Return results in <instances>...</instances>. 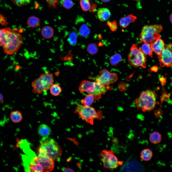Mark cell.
I'll use <instances>...</instances> for the list:
<instances>
[{
    "instance_id": "6da1fadb",
    "label": "cell",
    "mask_w": 172,
    "mask_h": 172,
    "mask_svg": "<svg viewBox=\"0 0 172 172\" xmlns=\"http://www.w3.org/2000/svg\"><path fill=\"white\" fill-rule=\"evenodd\" d=\"M23 43L22 35L17 31L10 28H4L0 41V46L4 52L8 55L17 52Z\"/></svg>"
},
{
    "instance_id": "ab89813d",
    "label": "cell",
    "mask_w": 172,
    "mask_h": 172,
    "mask_svg": "<svg viewBox=\"0 0 172 172\" xmlns=\"http://www.w3.org/2000/svg\"><path fill=\"white\" fill-rule=\"evenodd\" d=\"M101 0L102 2H104V3L108 2L110 0Z\"/></svg>"
},
{
    "instance_id": "52a82bcc",
    "label": "cell",
    "mask_w": 172,
    "mask_h": 172,
    "mask_svg": "<svg viewBox=\"0 0 172 172\" xmlns=\"http://www.w3.org/2000/svg\"><path fill=\"white\" fill-rule=\"evenodd\" d=\"M163 27L157 24L145 25L143 27L139 36L140 43H150L160 37V33L162 31Z\"/></svg>"
},
{
    "instance_id": "7a4b0ae2",
    "label": "cell",
    "mask_w": 172,
    "mask_h": 172,
    "mask_svg": "<svg viewBox=\"0 0 172 172\" xmlns=\"http://www.w3.org/2000/svg\"><path fill=\"white\" fill-rule=\"evenodd\" d=\"M38 154L47 156L54 161H58L61 156L62 150L54 139L48 136L43 137L40 141Z\"/></svg>"
},
{
    "instance_id": "603a6c76",
    "label": "cell",
    "mask_w": 172,
    "mask_h": 172,
    "mask_svg": "<svg viewBox=\"0 0 172 172\" xmlns=\"http://www.w3.org/2000/svg\"><path fill=\"white\" fill-rule=\"evenodd\" d=\"M143 43L140 47L141 51L145 55H149L152 57L153 51L150 43L146 42Z\"/></svg>"
},
{
    "instance_id": "4dcf8cb0",
    "label": "cell",
    "mask_w": 172,
    "mask_h": 172,
    "mask_svg": "<svg viewBox=\"0 0 172 172\" xmlns=\"http://www.w3.org/2000/svg\"><path fill=\"white\" fill-rule=\"evenodd\" d=\"M60 3L63 7L67 9H70L74 5L73 2L71 0H61Z\"/></svg>"
},
{
    "instance_id": "ac0fdd59",
    "label": "cell",
    "mask_w": 172,
    "mask_h": 172,
    "mask_svg": "<svg viewBox=\"0 0 172 172\" xmlns=\"http://www.w3.org/2000/svg\"><path fill=\"white\" fill-rule=\"evenodd\" d=\"M51 130L50 127L46 124H41L38 128V133L42 136H47L51 134Z\"/></svg>"
},
{
    "instance_id": "ffe728a7",
    "label": "cell",
    "mask_w": 172,
    "mask_h": 172,
    "mask_svg": "<svg viewBox=\"0 0 172 172\" xmlns=\"http://www.w3.org/2000/svg\"><path fill=\"white\" fill-rule=\"evenodd\" d=\"M40 23L39 18L34 16L29 17L27 21V24L30 27H37L40 26Z\"/></svg>"
},
{
    "instance_id": "30bf717a",
    "label": "cell",
    "mask_w": 172,
    "mask_h": 172,
    "mask_svg": "<svg viewBox=\"0 0 172 172\" xmlns=\"http://www.w3.org/2000/svg\"><path fill=\"white\" fill-rule=\"evenodd\" d=\"M101 155L103 166L106 168L116 169L122 163V161H118L117 157L112 150H103L101 151Z\"/></svg>"
},
{
    "instance_id": "7c38bea8",
    "label": "cell",
    "mask_w": 172,
    "mask_h": 172,
    "mask_svg": "<svg viewBox=\"0 0 172 172\" xmlns=\"http://www.w3.org/2000/svg\"><path fill=\"white\" fill-rule=\"evenodd\" d=\"M33 159L36 163L42 166L43 172H51L54 168V161L47 156L38 154V156H36L34 157Z\"/></svg>"
},
{
    "instance_id": "4316f807",
    "label": "cell",
    "mask_w": 172,
    "mask_h": 172,
    "mask_svg": "<svg viewBox=\"0 0 172 172\" xmlns=\"http://www.w3.org/2000/svg\"><path fill=\"white\" fill-rule=\"evenodd\" d=\"M77 37V34L75 32H72L70 34L68 41L71 45L74 46L76 44Z\"/></svg>"
},
{
    "instance_id": "9a60e30c",
    "label": "cell",
    "mask_w": 172,
    "mask_h": 172,
    "mask_svg": "<svg viewBox=\"0 0 172 172\" xmlns=\"http://www.w3.org/2000/svg\"><path fill=\"white\" fill-rule=\"evenodd\" d=\"M97 15L98 19L104 22L108 20L111 16L110 11L108 8H99L97 12Z\"/></svg>"
},
{
    "instance_id": "836d02e7",
    "label": "cell",
    "mask_w": 172,
    "mask_h": 172,
    "mask_svg": "<svg viewBox=\"0 0 172 172\" xmlns=\"http://www.w3.org/2000/svg\"><path fill=\"white\" fill-rule=\"evenodd\" d=\"M73 55L71 53H68L65 57H64L63 59L65 60H70L72 59Z\"/></svg>"
},
{
    "instance_id": "2e32d148",
    "label": "cell",
    "mask_w": 172,
    "mask_h": 172,
    "mask_svg": "<svg viewBox=\"0 0 172 172\" xmlns=\"http://www.w3.org/2000/svg\"><path fill=\"white\" fill-rule=\"evenodd\" d=\"M137 19V17L132 14L121 18L119 20L120 26L124 28L127 27L131 23L134 22Z\"/></svg>"
},
{
    "instance_id": "f546056e",
    "label": "cell",
    "mask_w": 172,
    "mask_h": 172,
    "mask_svg": "<svg viewBox=\"0 0 172 172\" xmlns=\"http://www.w3.org/2000/svg\"><path fill=\"white\" fill-rule=\"evenodd\" d=\"M31 0H11L12 2L15 5L21 7L27 5L30 2Z\"/></svg>"
},
{
    "instance_id": "5b68a950",
    "label": "cell",
    "mask_w": 172,
    "mask_h": 172,
    "mask_svg": "<svg viewBox=\"0 0 172 172\" xmlns=\"http://www.w3.org/2000/svg\"><path fill=\"white\" fill-rule=\"evenodd\" d=\"M54 82L52 73H44L32 83V91L34 93L41 94L49 89Z\"/></svg>"
},
{
    "instance_id": "7402d4cb",
    "label": "cell",
    "mask_w": 172,
    "mask_h": 172,
    "mask_svg": "<svg viewBox=\"0 0 172 172\" xmlns=\"http://www.w3.org/2000/svg\"><path fill=\"white\" fill-rule=\"evenodd\" d=\"M10 118L13 122L18 123L22 120V113L20 111H12L11 113Z\"/></svg>"
},
{
    "instance_id": "9c48e42d",
    "label": "cell",
    "mask_w": 172,
    "mask_h": 172,
    "mask_svg": "<svg viewBox=\"0 0 172 172\" xmlns=\"http://www.w3.org/2000/svg\"><path fill=\"white\" fill-rule=\"evenodd\" d=\"M99 74L96 76H91L90 79L94 80L99 85L109 86L115 82L118 79L117 74L111 73L105 69H102L99 72Z\"/></svg>"
},
{
    "instance_id": "ba28073f",
    "label": "cell",
    "mask_w": 172,
    "mask_h": 172,
    "mask_svg": "<svg viewBox=\"0 0 172 172\" xmlns=\"http://www.w3.org/2000/svg\"><path fill=\"white\" fill-rule=\"evenodd\" d=\"M146 58L140 47L136 44H133L131 48L128 55V61L132 66L134 67H139L145 68Z\"/></svg>"
},
{
    "instance_id": "4fadbf2b",
    "label": "cell",
    "mask_w": 172,
    "mask_h": 172,
    "mask_svg": "<svg viewBox=\"0 0 172 172\" xmlns=\"http://www.w3.org/2000/svg\"><path fill=\"white\" fill-rule=\"evenodd\" d=\"M154 52L159 57L165 48V43L160 37H158L153 41L150 43Z\"/></svg>"
},
{
    "instance_id": "e575fe53",
    "label": "cell",
    "mask_w": 172,
    "mask_h": 172,
    "mask_svg": "<svg viewBox=\"0 0 172 172\" xmlns=\"http://www.w3.org/2000/svg\"><path fill=\"white\" fill-rule=\"evenodd\" d=\"M62 170L63 172H74V171L70 168H63Z\"/></svg>"
},
{
    "instance_id": "8fae6325",
    "label": "cell",
    "mask_w": 172,
    "mask_h": 172,
    "mask_svg": "<svg viewBox=\"0 0 172 172\" xmlns=\"http://www.w3.org/2000/svg\"><path fill=\"white\" fill-rule=\"evenodd\" d=\"M161 67L172 66V44L171 43L165 47L159 59Z\"/></svg>"
},
{
    "instance_id": "44dd1931",
    "label": "cell",
    "mask_w": 172,
    "mask_h": 172,
    "mask_svg": "<svg viewBox=\"0 0 172 172\" xmlns=\"http://www.w3.org/2000/svg\"><path fill=\"white\" fill-rule=\"evenodd\" d=\"M153 156V152L150 149L146 148L143 150L141 151L140 157L143 160L148 161L150 160Z\"/></svg>"
},
{
    "instance_id": "60d3db41",
    "label": "cell",
    "mask_w": 172,
    "mask_h": 172,
    "mask_svg": "<svg viewBox=\"0 0 172 172\" xmlns=\"http://www.w3.org/2000/svg\"><path fill=\"white\" fill-rule=\"evenodd\" d=\"M136 0V1H140V0Z\"/></svg>"
},
{
    "instance_id": "5bb4252c",
    "label": "cell",
    "mask_w": 172,
    "mask_h": 172,
    "mask_svg": "<svg viewBox=\"0 0 172 172\" xmlns=\"http://www.w3.org/2000/svg\"><path fill=\"white\" fill-rule=\"evenodd\" d=\"M80 23L81 25L78 29L80 35L83 37H86L89 35L90 30L88 24L85 22V20L81 17H78L76 19Z\"/></svg>"
},
{
    "instance_id": "8992f818",
    "label": "cell",
    "mask_w": 172,
    "mask_h": 172,
    "mask_svg": "<svg viewBox=\"0 0 172 172\" xmlns=\"http://www.w3.org/2000/svg\"><path fill=\"white\" fill-rule=\"evenodd\" d=\"M77 105L75 112L78 113L83 119L88 123L92 125L94 119H102V113L101 111L99 110L97 112L94 108L90 106H84L79 104Z\"/></svg>"
},
{
    "instance_id": "d590c367",
    "label": "cell",
    "mask_w": 172,
    "mask_h": 172,
    "mask_svg": "<svg viewBox=\"0 0 172 172\" xmlns=\"http://www.w3.org/2000/svg\"><path fill=\"white\" fill-rule=\"evenodd\" d=\"M158 67L156 66H154L150 68V70L151 71L154 72H157L158 70Z\"/></svg>"
},
{
    "instance_id": "8d00e7d4",
    "label": "cell",
    "mask_w": 172,
    "mask_h": 172,
    "mask_svg": "<svg viewBox=\"0 0 172 172\" xmlns=\"http://www.w3.org/2000/svg\"><path fill=\"white\" fill-rule=\"evenodd\" d=\"M166 78H165L163 76H162L159 79L161 82L162 84H164L166 83Z\"/></svg>"
},
{
    "instance_id": "83f0119b",
    "label": "cell",
    "mask_w": 172,
    "mask_h": 172,
    "mask_svg": "<svg viewBox=\"0 0 172 172\" xmlns=\"http://www.w3.org/2000/svg\"><path fill=\"white\" fill-rule=\"evenodd\" d=\"M98 49L97 46L94 43L89 44L87 48V50L88 52L91 55H94L97 53Z\"/></svg>"
},
{
    "instance_id": "f1b7e54d",
    "label": "cell",
    "mask_w": 172,
    "mask_h": 172,
    "mask_svg": "<svg viewBox=\"0 0 172 172\" xmlns=\"http://www.w3.org/2000/svg\"><path fill=\"white\" fill-rule=\"evenodd\" d=\"M80 3L81 8L84 11H87L91 8L89 0H80Z\"/></svg>"
},
{
    "instance_id": "74e56055",
    "label": "cell",
    "mask_w": 172,
    "mask_h": 172,
    "mask_svg": "<svg viewBox=\"0 0 172 172\" xmlns=\"http://www.w3.org/2000/svg\"><path fill=\"white\" fill-rule=\"evenodd\" d=\"M3 97L2 95L0 93V104L3 101Z\"/></svg>"
},
{
    "instance_id": "1f68e13d",
    "label": "cell",
    "mask_w": 172,
    "mask_h": 172,
    "mask_svg": "<svg viewBox=\"0 0 172 172\" xmlns=\"http://www.w3.org/2000/svg\"><path fill=\"white\" fill-rule=\"evenodd\" d=\"M46 1L49 7L54 8L59 4L60 0H46Z\"/></svg>"
},
{
    "instance_id": "484cf974",
    "label": "cell",
    "mask_w": 172,
    "mask_h": 172,
    "mask_svg": "<svg viewBox=\"0 0 172 172\" xmlns=\"http://www.w3.org/2000/svg\"><path fill=\"white\" fill-rule=\"evenodd\" d=\"M121 59V55L119 54H116L110 58L109 62L111 65L115 66L120 61Z\"/></svg>"
},
{
    "instance_id": "3957f363",
    "label": "cell",
    "mask_w": 172,
    "mask_h": 172,
    "mask_svg": "<svg viewBox=\"0 0 172 172\" xmlns=\"http://www.w3.org/2000/svg\"><path fill=\"white\" fill-rule=\"evenodd\" d=\"M157 94L155 91L147 90L141 92L139 97L134 100L138 109L144 112L153 110L157 103Z\"/></svg>"
},
{
    "instance_id": "cb8c5ba5",
    "label": "cell",
    "mask_w": 172,
    "mask_h": 172,
    "mask_svg": "<svg viewBox=\"0 0 172 172\" xmlns=\"http://www.w3.org/2000/svg\"><path fill=\"white\" fill-rule=\"evenodd\" d=\"M49 89L51 94L55 96H59L62 91L61 87L57 84H53Z\"/></svg>"
},
{
    "instance_id": "d6a6232c",
    "label": "cell",
    "mask_w": 172,
    "mask_h": 172,
    "mask_svg": "<svg viewBox=\"0 0 172 172\" xmlns=\"http://www.w3.org/2000/svg\"><path fill=\"white\" fill-rule=\"evenodd\" d=\"M107 24L111 31L114 32L116 30L117 26L116 21H114L112 22H107Z\"/></svg>"
},
{
    "instance_id": "e0dca14e",
    "label": "cell",
    "mask_w": 172,
    "mask_h": 172,
    "mask_svg": "<svg viewBox=\"0 0 172 172\" xmlns=\"http://www.w3.org/2000/svg\"><path fill=\"white\" fill-rule=\"evenodd\" d=\"M41 33L43 38L46 39H49L53 37L54 31L51 27L49 26H46L42 29Z\"/></svg>"
},
{
    "instance_id": "d6986e66",
    "label": "cell",
    "mask_w": 172,
    "mask_h": 172,
    "mask_svg": "<svg viewBox=\"0 0 172 172\" xmlns=\"http://www.w3.org/2000/svg\"><path fill=\"white\" fill-rule=\"evenodd\" d=\"M150 142L154 144H157L159 143L161 141L162 139V135L158 132H154L152 133L149 136Z\"/></svg>"
},
{
    "instance_id": "f35d334b",
    "label": "cell",
    "mask_w": 172,
    "mask_h": 172,
    "mask_svg": "<svg viewBox=\"0 0 172 172\" xmlns=\"http://www.w3.org/2000/svg\"><path fill=\"white\" fill-rule=\"evenodd\" d=\"M169 19L171 22L172 24V13L170 16Z\"/></svg>"
},
{
    "instance_id": "277c9868",
    "label": "cell",
    "mask_w": 172,
    "mask_h": 172,
    "mask_svg": "<svg viewBox=\"0 0 172 172\" xmlns=\"http://www.w3.org/2000/svg\"><path fill=\"white\" fill-rule=\"evenodd\" d=\"M112 88L109 86L99 85L96 81L84 80L80 84L79 89L81 92H86L92 95L94 100H96L99 99L102 95L105 94L107 91L111 90Z\"/></svg>"
},
{
    "instance_id": "d4e9b609",
    "label": "cell",
    "mask_w": 172,
    "mask_h": 172,
    "mask_svg": "<svg viewBox=\"0 0 172 172\" xmlns=\"http://www.w3.org/2000/svg\"><path fill=\"white\" fill-rule=\"evenodd\" d=\"M94 100L93 96L91 94H89L85 98L82 99L81 102L83 105L90 106L93 102Z\"/></svg>"
}]
</instances>
